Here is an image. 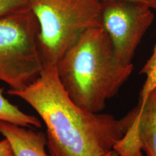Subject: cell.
<instances>
[{
	"mask_svg": "<svg viewBox=\"0 0 156 156\" xmlns=\"http://www.w3.org/2000/svg\"><path fill=\"white\" fill-rule=\"evenodd\" d=\"M9 95L32 107L44 123L51 156H103L113 150L126 130L124 117L91 113L70 99L58 79L56 67L44 68L23 88Z\"/></svg>",
	"mask_w": 156,
	"mask_h": 156,
	"instance_id": "1",
	"label": "cell"
},
{
	"mask_svg": "<svg viewBox=\"0 0 156 156\" xmlns=\"http://www.w3.org/2000/svg\"><path fill=\"white\" fill-rule=\"evenodd\" d=\"M115 55L110 38L102 26L85 31L56 64L62 87L81 108L100 113L115 96L133 71Z\"/></svg>",
	"mask_w": 156,
	"mask_h": 156,
	"instance_id": "2",
	"label": "cell"
},
{
	"mask_svg": "<svg viewBox=\"0 0 156 156\" xmlns=\"http://www.w3.org/2000/svg\"><path fill=\"white\" fill-rule=\"evenodd\" d=\"M39 26L43 67L56 64L89 28L101 26V0H28Z\"/></svg>",
	"mask_w": 156,
	"mask_h": 156,
	"instance_id": "3",
	"label": "cell"
},
{
	"mask_svg": "<svg viewBox=\"0 0 156 156\" xmlns=\"http://www.w3.org/2000/svg\"><path fill=\"white\" fill-rule=\"evenodd\" d=\"M39 26L27 7L0 17V81L18 90L42 73Z\"/></svg>",
	"mask_w": 156,
	"mask_h": 156,
	"instance_id": "4",
	"label": "cell"
},
{
	"mask_svg": "<svg viewBox=\"0 0 156 156\" xmlns=\"http://www.w3.org/2000/svg\"><path fill=\"white\" fill-rule=\"evenodd\" d=\"M153 12L147 6L126 0L102 2L101 26L120 62L132 63L136 48L153 22Z\"/></svg>",
	"mask_w": 156,
	"mask_h": 156,
	"instance_id": "5",
	"label": "cell"
},
{
	"mask_svg": "<svg viewBox=\"0 0 156 156\" xmlns=\"http://www.w3.org/2000/svg\"><path fill=\"white\" fill-rule=\"evenodd\" d=\"M126 130L113 150L119 156H156V87L124 116Z\"/></svg>",
	"mask_w": 156,
	"mask_h": 156,
	"instance_id": "6",
	"label": "cell"
},
{
	"mask_svg": "<svg viewBox=\"0 0 156 156\" xmlns=\"http://www.w3.org/2000/svg\"><path fill=\"white\" fill-rule=\"evenodd\" d=\"M0 134L9 142L15 156H51L46 153L43 132L0 120Z\"/></svg>",
	"mask_w": 156,
	"mask_h": 156,
	"instance_id": "7",
	"label": "cell"
},
{
	"mask_svg": "<svg viewBox=\"0 0 156 156\" xmlns=\"http://www.w3.org/2000/svg\"><path fill=\"white\" fill-rule=\"evenodd\" d=\"M3 91L2 88H0V120L26 127H41V121L9 102L4 96Z\"/></svg>",
	"mask_w": 156,
	"mask_h": 156,
	"instance_id": "8",
	"label": "cell"
},
{
	"mask_svg": "<svg viewBox=\"0 0 156 156\" xmlns=\"http://www.w3.org/2000/svg\"><path fill=\"white\" fill-rule=\"evenodd\" d=\"M140 74L145 75L146 79L140 93L139 103L145 101L151 91L156 87V44L154 46L153 54L144 64Z\"/></svg>",
	"mask_w": 156,
	"mask_h": 156,
	"instance_id": "9",
	"label": "cell"
},
{
	"mask_svg": "<svg viewBox=\"0 0 156 156\" xmlns=\"http://www.w3.org/2000/svg\"><path fill=\"white\" fill-rule=\"evenodd\" d=\"M28 7V0H0V17Z\"/></svg>",
	"mask_w": 156,
	"mask_h": 156,
	"instance_id": "10",
	"label": "cell"
},
{
	"mask_svg": "<svg viewBox=\"0 0 156 156\" xmlns=\"http://www.w3.org/2000/svg\"><path fill=\"white\" fill-rule=\"evenodd\" d=\"M0 156H15L10 144L5 138L0 141Z\"/></svg>",
	"mask_w": 156,
	"mask_h": 156,
	"instance_id": "11",
	"label": "cell"
},
{
	"mask_svg": "<svg viewBox=\"0 0 156 156\" xmlns=\"http://www.w3.org/2000/svg\"><path fill=\"white\" fill-rule=\"evenodd\" d=\"M101 1H106V0H101ZM126 1L132 2L138 4H142L147 7H150L154 11H156V0H126Z\"/></svg>",
	"mask_w": 156,
	"mask_h": 156,
	"instance_id": "12",
	"label": "cell"
},
{
	"mask_svg": "<svg viewBox=\"0 0 156 156\" xmlns=\"http://www.w3.org/2000/svg\"><path fill=\"white\" fill-rule=\"evenodd\" d=\"M103 156H119V155L116 151H114V150H112V151L108 152V153H106Z\"/></svg>",
	"mask_w": 156,
	"mask_h": 156,
	"instance_id": "13",
	"label": "cell"
}]
</instances>
